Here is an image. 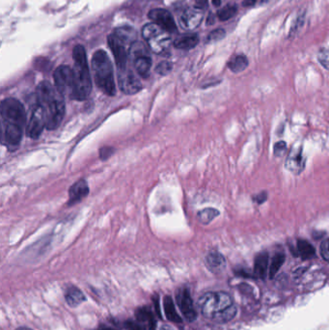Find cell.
<instances>
[{
	"mask_svg": "<svg viewBox=\"0 0 329 330\" xmlns=\"http://www.w3.org/2000/svg\"><path fill=\"white\" fill-rule=\"evenodd\" d=\"M36 98L45 112L47 129H56L64 119V97L50 82L42 81L37 87Z\"/></svg>",
	"mask_w": 329,
	"mask_h": 330,
	"instance_id": "6da1fadb",
	"label": "cell"
},
{
	"mask_svg": "<svg viewBox=\"0 0 329 330\" xmlns=\"http://www.w3.org/2000/svg\"><path fill=\"white\" fill-rule=\"evenodd\" d=\"M201 313L206 318L219 322L231 321L237 314L233 299L225 292H209L198 300Z\"/></svg>",
	"mask_w": 329,
	"mask_h": 330,
	"instance_id": "7a4b0ae2",
	"label": "cell"
},
{
	"mask_svg": "<svg viewBox=\"0 0 329 330\" xmlns=\"http://www.w3.org/2000/svg\"><path fill=\"white\" fill-rule=\"evenodd\" d=\"M2 134L10 139L22 138L26 123L24 105L16 99L8 98L1 103Z\"/></svg>",
	"mask_w": 329,
	"mask_h": 330,
	"instance_id": "3957f363",
	"label": "cell"
},
{
	"mask_svg": "<svg viewBox=\"0 0 329 330\" xmlns=\"http://www.w3.org/2000/svg\"><path fill=\"white\" fill-rule=\"evenodd\" d=\"M73 73L75 81V90L73 100L85 101L92 91V79L89 70L86 51L81 45H78L72 50Z\"/></svg>",
	"mask_w": 329,
	"mask_h": 330,
	"instance_id": "277c9868",
	"label": "cell"
},
{
	"mask_svg": "<svg viewBox=\"0 0 329 330\" xmlns=\"http://www.w3.org/2000/svg\"><path fill=\"white\" fill-rule=\"evenodd\" d=\"M94 81L98 88L105 95L113 97L116 94L112 62L105 50H96L92 57Z\"/></svg>",
	"mask_w": 329,
	"mask_h": 330,
	"instance_id": "5b68a950",
	"label": "cell"
},
{
	"mask_svg": "<svg viewBox=\"0 0 329 330\" xmlns=\"http://www.w3.org/2000/svg\"><path fill=\"white\" fill-rule=\"evenodd\" d=\"M137 37L136 30L129 26L117 28L108 36V46L112 51L118 71L128 68L129 49L131 45L137 41Z\"/></svg>",
	"mask_w": 329,
	"mask_h": 330,
	"instance_id": "8992f818",
	"label": "cell"
},
{
	"mask_svg": "<svg viewBox=\"0 0 329 330\" xmlns=\"http://www.w3.org/2000/svg\"><path fill=\"white\" fill-rule=\"evenodd\" d=\"M141 33L148 47L156 54L169 53L171 39L168 32L156 24H148L143 26Z\"/></svg>",
	"mask_w": 329,
	"mask_h": 330,
	"instance_id": "52a82bcc",
	"label": "cell"
},
{
	"mask_svg": "<svg viewBox=\"0 0 329 330\" xmlns=\"http://www.w3.org/2000/svg\"><path fill=\"white\" fill-rule=\"evenodd\" d=\"M149 47L144 43L136 41L129 49V58L137 73L143 79L149 76L152 68V57Z\"/></svg>",
	"mask_w": 329,
	"mask_h": 330,
	"instance_id": "ba28073f",
	"label": "cell"
},
{
	"mask_svg": "<svg viewBox=\"0 0 329 330\" xmlns=\"http://www.w3.org/2000/svg\"><path fill=\"white\" fill-rule=\"evenodd\" d=\"M54 86L63 97H69L73 100L75 81L73 70L69 66H59L53 73Z\"/></svg>",
	"mask_w": 329,
	"mask_h": 330,
	"instance_id": "9c48e42d",
	"label": "cell"
},
{
	"mask_svg": "<svg viewBox=\"0 0 329 330\" xmlns=\"http://www.w3.org/2000/svg\"><path fill=\"white\" fill-rule=\"evenodd\" d=\"M118 85L126 95H134L142 89L141 81L129 68L118 71Z\"/></svg>",
	"mask_w": 329,
	"mask_h": 330,
	"instance_id": "30bf717a",
	"label": "cell"
},
{
	"mask_svg": "<svg viewBox=\"0 0 329 330\" xmlns=\"http://www.w3.org/2000/svg\"><path fill=\"white\" fill-rule=\"evenodd\" d=\"M45 128H47L45 112L42 106L37 103L33 108L31 117L26 126V134L32 139H37Z\"/></svg>",
	"mask_w": 329,
	"mask_h": 330,
	"instance_id": "8fae6325",
	"label": "cell"
},
{
	"mask_svg": "<svg viewBox=\"0 0 329 330\" xmlns=\"http://www.w3.org/2000/svg\"><path fill=\"white\" fill-rule=\"evenodd\" d=\"M177 303L185 320L193 322L197 318V312L193 305V300L187 288H181L177 290Z\"/></svg>",
	"mask_w": 329,
	"mask_h": 330,
	"instance_id": "7c38bea8",
	"label": "cell"
},
{
	"mask_svg": "<svg viewBox=\"0 0 329 330\" xmlns=\"http://www.w3.org/2000/svg\"><path fill=\"white\" fill-rule=\"evenodd\" d=\"M149 17L152 22H153V24L159 25L166 32H177L176 22L167 10L160 8L153 9L149 12Z\"/></svg>",
	"mask_w": 329,
	"mask_h": 330,
	"instance_id": "4fadbf2b",
	"label": "cell"
},
{
	"mask_svg": "<svg viewBox=\"0 0 329 330\" xmlns=\"http://www.w3.org/2000/svg\"><path fill=\"white\" fill-rule=\"evenodd\" d=\"M306 159L303 156L302 146H294L289 151L285 162L286 168L295 175H299L305 169Z\"/></svg>",
	"mask_w": 329,
	"mask_h": 330,
	"instance_id": "5bb4252c",
	"label": "cell"
},
{
	"mask_svg": "<svg viewBox=\"0 0 329 330\" xmlns=\"http://www.w3.org/2000/svg\"><path fill=\"white\" fill-rule=\"evenodd\" d=\"M203 20V14L199 9L188 8L180 16V25L184 29H194L199 26Z\"/></svg>",
	"mask_w": 329,
	"mask_h": 330,
	"instance_id": "9a60e30c",
	"label": "cell"
},
{
	"mask_svg": "<svg viewBox=\"0 0 329 330\" xmlns=\"http://www.w3.org/2000/svg\"><path fill=\"white\" fill-rule=\"evenodd\" d=\"M89 194V186L85 180H81L72 185L69 190V205H73L82 199H84Z\"/></svg>",
	"mask_w": 329,
	"mask_h": 330,
	"instance_id": "2e32d148",
	"label": "cell"
},
{
	"mask_svg": "<svg viewBox=\"0 0 329 330\" xmlns=\"http://www.w3.org/2000/svg\"><path fill=\"white\" fill-rule=\"evenodd\" d=\"M198 43H199L198 35L189 33L177 38L176 40L174 41V47L177 49L188 50L195 48L198 45Z\"/></svg>",
	"mask_w": 329,
	"mask_h": 330,
	"instance_id": "e0dca14e",
	"label": "cell"
},
{
	"mask_svg": "<svg viewBox=\"0 0 329 330\" xmlns=\"http://www.w3.org/2000/svg\"><path fill=\"white\" fill-rule=\"evenodd\" d=\"M206 263L209 269L214 273L222 271L226 266V261L222 254L218 252H210L206 257Z\"/></svg>",
	"mask_w": 329,
	"mask_h": 330,
	"instance_id": "ac0fdd59",
	"label": "cell"
},
{
	"mask_svg": "<svg viewBox=\"0 0 329 330\" xmlns=\"http://www.w3.org/2000/svg\"><path fill=\"white\" fill-rule=\"evenodd\" d=\"M163 310H164V313H165V316L168 321L175 322V323L182 322V318L177 312L176 305L174 303V300L169 296H166L163 298Z\"/></svg>",
	"mask_w": 329,
	"mask_h": 330,
	"instance_id": "d6986e66",
	"label": "cell"
},
{
	"mask_svg": "<svg viewBox=\"0 0 329 330\" xmlns=\"http://www.w3.org/2000/svg\"><path fill=\"white\" fill-rule=\"evenodd\" d=\"M65 298H66L68 305L71 306L72 308L81 305V303H83L86 299L84 294L76 287L69 288L68 290L66 292Z\"/></svg>",
	"mask_w": 329,
	"mask_h": 330,
	"instance_id": "ffe728a7",
	"label": "cell"
},
{
	"mask_svg": "<svg viewBox=\"0 0 329 330\" xmlns=\"http://www.w3.org/2000/svg\"><path fill=\"white\" fill-rule=\"evenodd\" d=\"M267 267H268V254L266 252H262L255 259L254 274L258 278L264 279L266 276Z\"/></svg>",
	"mask_w": 329,
	"mask_h": 330,
	"instance_id": "44dd1931",
	"label": "cell"
},
{
	"mask_svg": "<svg viewBox=\"0 0 329 330\" xmlns=\"http://www.w3.org/2000/svg\"><path fill=\"white\" fill-rule=\"evenodd\" d=\"M137 321L145 322L148 325V330H156V320L153 318V313L147 307L138 308L136 312Z\"/></svg>",
	"mask_w": 329,
	"mask_h": 330,
	"instance_id": "7402d4cb",
	"label": "cell"
},
{
	"mask_svg": "<svg viewBox=\"0 0 329 330\" xmlns=\"http://www.w3.org/2000/svg\"><path fill=\"white\" fill-rule=\"evenodd\" d=\"M248 64L247 57L241 54V55L233 57L228 63V67L233 73H238L243 72L248 67Z\"/></svg>",
	"mask_w": 329,
	"mask_h": 330,
	"instance_id": "603a6c76",
	"label": "cell"
},
{
	"mask_svg": "<svg viewBox=\"0 0 329 330\" xmlns=\"http://www.w3.org/2000/svg\"><path fill=\"white\" fill-rule=\"evenodd\" d=\"M297 252H298V255L303 260L312 259L315 257V254H316L313 245L304 240L297 241Z\"/></svg>",
	"mask_w": 329,
	"mask_h": 330,
	"instance_id": "cb8c5ba5",
	"label": "cell"
},
{
	"mask_svg": "<svg viewBox=\"0 0 329 330\" xmlns=\"http://www.w3.org/2000/svg\"><path fill=\"white\" fill-rule=\"evenodd\" d=\"M219 216V211L212 208H207V209H202L198 212V219L202 224H209L215 218Z\"/></svg>",
	"mask_w": 329,
	"mask_h": 330,
	"instance_id": "d4e9b609",
	"label": "cell"
},
{
	"mask_svg": "<svg viewBox=\"0 0 329 330\" xmlns=\"http://www.w3.org/2000/svg\"><path fill=\"white\" fill-rule=\"evenodd\" d=\"M237 12H238V7L236 5H226L225 7L220 9L217 12V16L221 22H226L236 16Z\"/></svg>",
	"mask_w": 329,
	"mask_h": 330,
	"instance_id": "484cf974",
	"label": "cell"
},
{
	"mask_svg": "<svg viewBox=\"0 0 329 330\" xmlns=\"http://www.w3.org/2000/svg\"><path fill=\"white\" fill-rule=\"evenodd\" d=\"M285 262V255L283 253H277L273 259V262L269 266V277L273 278L278 270L280 269L282 265Z\"/></svg>",
	"mask_w": 329,
	"mask_h": 330,
	"instance_id": "4316f807",
	"label": "cell"
},
{
	"mask_svg": "<svg viewBox=\"0 0 329 330\" xmlns=\"http://www.w3.org/2000/svg\"><path fill=\"white\" fill-rule=\"evenodd\" d=\"M226 36V32L224 29L222 28H218L214 31L209 33L207 37V42L209 43H216V42H219V41L223 40Z\"/></svg>",
	"mask_w": 329,
	"mask_h": 330,
	"instance_id": "83f0119b",
	"label": "cell"
},
{
	"mask_svg": "<svg viewBox=\"0 0 329 330\" xmlns=\"http://www.w3.org/2000/svg\"><path fill=\"white\" fill-rule=\"evenodd\" d=\"M318 60L320 64L329 71V49H321L318 52Z\"/></svg>",
	"mask_w": 329,
	"mask_h": 330,
	"instance_id": "f1b7e54d",
	"label": "cell"
},
{
	"mask_svg": "<svg viewBox=\"0 0 329 330\" xmlns=\"http://www.w3.org/2000/svg\"><path fill=\"white\" fill-rule=\"evenodd\" d=\"M173 69V65L169 61H162L156 67V72L161 75H167Z\"/></svg>",
	"mask_w": 329,
	"mask_h": 330,
	"instance_id": "f546056e",
	"label": "cell"
},
{
	"mask_svg": "<svg viewBox=\"0 0 329 330\" xmlns=\"http://www.w3.org/2000/svg\"><path fill=\"white\" fill-rule=\"evenodd\" d=\"M287 150V144L285 141H278L273 148V153L275 157H281Z\"/></svg>",
	"mask_w": 329,
	"mask_h": 330,
	"instance_id": "4dcf8cb0",
	"label": "cell"
},
{
	"mask_svg": "<svg viewBox=\"0 0 329 330\" xmlns=\"http://www.w3.org/2000/svg\"><path fill=\"white\" fill-rule=\"evenodd\" d=\"M320 250H321V257L323 258L324 261L329 263V239L324 240L321 242Z\"/></svg>",
	"mask_w": 329,
	"mask_h": 330,
	"instance_id": "1f68e13d",
	"label": "cell"
},
{
	"mask_svg": "<svg viewBox=\"0 0 329 330\" xmlns=\"http://www.w3.org/2000/svg\"><path fill=\"white\" fill-rule=\"evenodd\" d=\"M303 24H304V16L301 15V16L297 17V21L295 22V24L292 26V28H291V34H289V35L293 36L294 34H296V33L300 29V27L303 25Z\"/></svg>",
	"mask_w": 329,
	"mask_h": 330,
	"instance_id": "d6a6232c",
	"label": "cell"
},
{
	"mask_svg": "<svg viewBox=\"0 0 329 330\" xmlns=\"http://www.w3.org/2000/svg\"><path fill=\"white\" fill-rule=\"evenodd\" d=\"M114 152H115V150L112 147H104L100 150V158L103 161H105V160L109 159V157H111Z\"/></svg>",
	"mask_w": 329,
	"mask_h": 330,
	"instance_id": "836d02e7",
	"label": "cell"
},
{
	"mask_svg": "<svg viewBox=\"0 0 329 330\" xmlns=\"http://www.w3.org/2000/svg\"><path fill=\"white\" fill-rule=\"evenodd\" d=\"M126 327L129 330H146L145 326L141 324V322H126Z\"/></svg>",
	"mask_w": 329,
	"mask_h": 330,
	"instance_id": "e575fe53",
	"label": "cell"
},
{
	"mask_svg": "<svg viewBox=\"0 0 329 330\" xmlns=\"http://www.w3.org/2000/svg\"><path fill=\"white\" fill-rule=\"evenodd\" d=\"M208 4V0H195V8L199 9H204L206 8Z\"/></svg>",
	"mask_w": 329,
	"mask_h": 330,
	"instance_id": "d590c367",
	"label": "cell"
},
{
	"mask_svg": "<svg viewBox=\"0 0 329 330\" xmlns=\"http://www.w3.org/2000/svg\"><path fill=\"white\" fill-rule=\"evenodd\" d=\"M266 198H267V194L263 192V193L257 195L256 198H255V200H256L258 204H263V203L266 200Z\"/></svg>",
	"mask_w": 329,
	"mask_h": 330,
	"instance_id": "8d00e7d4",
	"label": "cell"
},
{
	"mask_svg": "<svg viewBox=\"0 0 329 330\" xmlns=\"http://www.w3.org/2000/svg\"><path fill=\"white\" fill-rule=\"evenodd\" d=\"M153 304L156 305V310L158 312V315L161 317V308H160V298H159V296H156L153 297Z\"/></svg>",
	"mask_w": 329,
	"mask_h": 330,
	"instance_id": "74e56055",
	"label": "cell"
},
{
	"mask_svg": "<svg viewBox=\"0 0 329 330\" xmlns=\"http://www.w3.org/2000/svg\"><path fill=\"white\" fill-rule=\"evenodd\" d=\"M255 3H256V0H244L242 2V5L244 7H251V6L255 5Z\"/></svg>",
	"mask_w": 329,
	"mask_h": 330,
	"instance_id": "f35d334b",
	"label": "cell"
},
{
	"mask_svg": "<svg viewBox=\"0 0 329 330\" xmlns=\"http://www.w3.org/2000/svg\"><path fill=\"white\" fill-rule=\"evenodd\" d=\"M211 2H212V4H214L216 7H219V6L221 5L222 0H211Z\"/></svg>",
	"mask_w": 329,
	"mask_h": 330,
	"instance_id": "ab89813d",
	"label": "cell"
},
{
	"mask_svg": "<svg viewBox=\"0 0 329 330\" xmlns=\"http://www.w3.org/2000/svg\"><path fill=\"white\" fill-rule=\"evenodd\" d=\"M214 22H215L214 16L210 14V15H209V18H208V25H214Z\"/></svg>",
	"mask_w": 329,
	"mask_h": 330,
	"instance_id": "60d3db41",
	"label": "cell"
},
{
	"mask_svg": "<svg viewBox=\"0 0 329 330\" xmlns=\"http://www.w3.org/2000/svg\"><path fill=\"white\" fill-rule=\"evenodd\" d=\"M17 330H30V329H27V328H20V329Z\"/></svg>",
	"mask_w": 329,
	"mask_h": 330,
	"instance_id": "b9f144b4",
	"label": "cell"
},
{
	"mask_svg": "<svg viewBox=\"0 0 329 330\" xmlns=\"http://www.w3.org/2000/svg\"><path fill=\"white\" fill-rule=\"evenodd\" d=\"M102 330H113V329H110V328H105V329H102Z\"/></svg>",
	"mask_w": 329,
	"mask_h": 330,
	"instance_id": "7bdbcfd3",
	"label": "cell"
},
{
	"mask_svg": "<svg viewBox=\"0 0 329 330\" xmlns=\"http://www.w3.org/2000/svg\"><path fill=\"white\" fill-rule=\"evenodd\" d=\"M262 1H263V2H265V1H268V0H262Z\"/></svg>",
	"mask_w": 329,
	"mask_h": 330,
	"instance_id": "ee69618b",
	"label": "cell"
}]
</instances>
